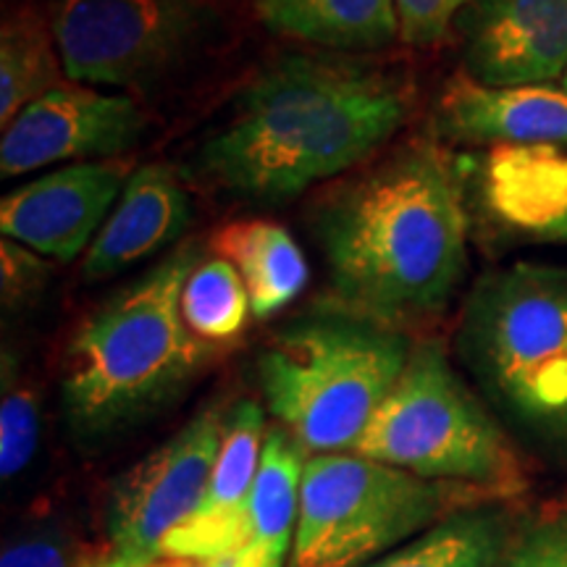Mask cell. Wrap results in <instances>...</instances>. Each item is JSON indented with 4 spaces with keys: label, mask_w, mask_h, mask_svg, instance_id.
Here are the masks:
<instances>
[{
    "label": "cell",
    "mask_w": 567,
    "mask_h": 567,
    "mask_svg": "<svg viewBox=\"0 0 567 567\" xmlns=\"http://www.w3.org/2000/svg\"><path fill=\"white\" fill-rule=\"evenodd\" d=\"M415 105L410 74L334 51L287 53L237 92L193 174L243 205H284L379 155Z\"/></svg>",
    "instance_id": "6da1fadb"
},
{
    "label": "cell",
    "mask_w": 567,
    "mask_h": 567,
    "mask_svg": "<svg viewBox=\"0 0 567 567\" xmlns=\"http://www.w3.org/2000/svg\"><path fill=\"white\" fill-rule=\"evenodd\" d=\"M313 234L334 310L386 329L442 313L467 274L463 187L434 140L405 142L329 189Z\"/></svg>",
    "instance_id": "7a4b0ae2"
},
{
    "label": "cell",
    "mask_w": 567,
    "mask_h": 567,
    "mask_svg": "<svg viewBox=\"0 0 567 567\" xmlns=\"http://www.w3.org/2000/svg\"><path fill=\"white\" fill-rule=\"evenodd\" d=\"M203 258L197 239L182 243L76 326L63 354L61 402L84 442L118 434L166 405L218 350L182 316L184 281Z\"/></svg>",
    "instance_id": "3957f363"
},
{
    "label": "cell",
    "mask_w": 567,
    "mask_h": 567,
    "mask_svg": "<svg viewBox=\"0 0 567 567\" xmlns=\"http://www.w3.org/2000/svg\"><path fill=\"white\" fill-rule=\"evenodd\" d=\"M410 350L405 331L334 308L297 318L276 331L258 358L268 413L305 452H352Z\"/></svg>",
    "instance_id": "277c9868"
},
{
    "label": "cell",
    "mask_w": 567,
    "mask_h": 567,
    "mask_svg": "<svg viewBox=\"0 0 567 567\" xmlns=\"http://www.w3.org/2000/svg\"><path fill=\"white\" fill-rule=\"evenodd\" d=\"M457 342L515 423L567 444V268L515 264L481 276L463 305Z\"/></svg>",
    "instance_id": "5b68a950"
},
{
    "label": "cell",
    "mask_w": 567,
    "mask_h": 567,
    "mask_svg": "<svg viewBox=\"0 0 567 567\" xmlns=\"http://www.w3.org/2000/svg\"><path fill=\"white\" fill-rule=\"evenodd\" d=\"M488 496L354 452L313 455L302 473L292 567H363Z\"/></svg>",
    "instance_id": "8992f818"
},
{
    "label": "cell",
    "mask_w": 567,
    "mask_h": 567,
    "mask_svg": "<svg viewBox=\"0 0 567 567\" xmlns=\"http://www.w3.org/2000/svg\"><path fill=\"white\" fill-rule=\"evenodd\" d=\"M354 455L421 478L513 494L523 484L513 444L455 373L439 342L413 344Z\"/></svg>",
    "instance_id": "52a82bcc"
},
{
    "label": "cell",
    "mask_w": 567,
    "mask_h": 567,
    "mask_svg": "<svg viewBox=\"0 0 567 567\" xmlns=\"http://www.w3.org/2000/svg\"><path fill=\"white\" fill-rule=\"evenodd\" d=\"M69 82L151 90L221 32L210 0H59L51 13Z\"/></svg>",
    "instance_id": "ba28073f"
},
{
    "label": "cell",
    "mask_w": 567,
    "mask_h": 567,
    "mask_svg": "<svg viewBox=\"0 0 567 567\" xmlns=\"http://www.w3.org/2000/svg\"><path fill=\"white\" fill-rule=\"evenodd\" d=\"M224 431L221 410H203L113 484L109 505L113 559L147 567L163 557L166 536L200 505Z\"/></svg>",
    "instance_id": "9c48e42d"
},
{
    "label": "cell",
    "mask_w": 567,
    "mask_h": 567,
    "mask_svg": "<svg viewBox=\"0 0 567 567\" xmlns=\"http://www.w3.org/2000/svg\"><path fill=\"white\" fill-rule=\"evenodd\" d=\"M151 116L124 92L63 82L27 105L0 137V176L17 179L55 163L122 158L145 140Z\"/></svg>",
    "instance_id": "30bf717a"
},
{
    "label": "cell",
    "mask_w": 567,
    "mask_h": 567,
    "mask_svg": "<svg viewBox=\"0 0 567 567\" xmlns=\"http://www.w3.org/2000/svg\"><path fill=\"white\" fill-rule=\"evenodd\" d=\"M130 163L87 161L19 184L0 200V231L42 258L71 264L90 250L130 182Z\"/></svg>",
    "instance_id": "8fae6325"
},
{
    "label": "cell",
    "mask_w": 567,
    "mask_h": 567,
    "mask_svg": "<svg viewBox=\"0 0 567 567\" xmlns=\"http://www.w3.org/2000/svg\"><path fill=\"white\" fill-rule=\"evenodd\" d=\"M467 80L526 87L567 71V0H467L455 21Z\"/></svg>",
    "instance_id": "7c38bea8"
},
{
    "label": "cell",
    "mask_w": 567,
    "mask_h": 567,
    "mask_svg": "<svg viewBox=\"0 0 567 567\" xmlns=\"http://www.w3.org/2000/svg\"><path fill=\"white\" fill-rule=\"evenodd\" d=\"M264 434L266 415L258 402L243 400L226 413L221 452L213 465L208 488L195 513L166 536L163 557L216 563L237 544L264 455Z\"/></svg>",
    "instance_id": "4fadbf2b"
},
{
    "label": "cell",
    "mask_w": 567,
    "mask_h": 567,
    "mask_svg": "<svg viewBox=\"0 0 567 567\" xmlns=\"http://www.w3.org/2000/svg\"><path fill=\"white\" fill-rule=\"evenodd\" d=\"M195 221L193 197L179 174L163 163L132 172L95 243L82 255V276L105 281L176 245Z\"/></svg>",
    "instance_id": "5bb4252c"
},
{
    "label": "cell",
    "mask_w": 567,
    "mask_h": 567,
    "mask_svg": "<svg viewBox=\"0 0 567 567\" xmlns=\"http://www.w3.org/2000/svg\"><path fill=\"white\" fill-rule=\"evenodd\" d=\"M436 134L492 145H555L567 151V90L551 84L484 87L467 76L446 84Z\"/></svg>",
    "instance_id": "9a60e30c"
},
{
    "label": "cell",
    "mask_w": 567,
    "mask_h": 567,
    "mask_svg": "<svg viewBox=\"0 0 567 567\" xmlns=\"http://www.w3.org/2000/svg\"><path fill=\"white\" fill-rule=\"evenodd\" d=\"M481 195L509 229L567 243V151L555 145H494L481 168Z\"/></svg>",
    "instance_id": "2e32d148"
},
{
    "label": "cell",
    "mask_w": 567,
    "mask_h": 567,
    "mask_svg": "<svg viewBox=\"0 0 567 567\" xmlns=\"http://www.w3.org/2000/svg\"><path fill=\"white\" fill-rule=\"evenodd\" d=\"M305 465V450L281 425L268 431L243 534L213 567H284L295 549Z\"/></svg>",
    "instance_id": "e0dca14e"
},
{
    "label": "cell",
    "mask_w": 567,
    "mask_h": 567,
    "mask_svg": "<svg viewBox=\"0 0 567 567\" xmlns=\"http://www.w3.org/2000/svg\"><path fill=\"white\" fill-rule=\"evenodd\" d=\"M255 13L274 34L321 51L368 53L400 40L394 0H255Z\"/></svg>",
    "instance_id": "ac0fdd59"
},
{
    "label": "cell",
    "mask_w": 567,
    "mask_h": 567,
    "mask_svg": "<svg viewBox=\"0 0 567 567\" xmlns=\"http://www.w3.org/2000/svg\"><path fill=\"white\" fill-rule=\"evenodd\" d=\"M213 250L243 276L258 321L281 313L308 287V260L289 229L276 221L252 218L224 226L213 237Z\"/></svg>",
    "instance_id": "d6986e66"
},
{
    "label": "cell",
    "mask_w": 567,
    "mask_h": 567,
    "mask_svg": "<svg viewBox=\"0 0 567 567\" xmlns=\"http://www.w3.org/2000/svg\"><path fill=\"white\" fill-rule=\"evenodd\" d=\"M66 69L53 24L34 9L13 11L0 27V126L63 84Z\"/></svg>",
    "instance_id": "ffe728a7"
},
{
    "label": "cell",
    "mask_w": 567,
    "mask_h": 567,
    "mask_svg": "<svg viewBox=\"0 0 567 567\" xmlns=\"http://www.w3.org/2000/svg\"><path fill=\"white\" fill-rule=\"evenodd\" d=\"M507 538L505 513L463 509L363 567H499Z\"/></svg>",
    "instance_id": "44dd1931"
},
{
    "label": "cell",
    "mask_w": 567,
    "mask_h": 567,
    "mask_svg": "<svg viewBox=\"0 0 567 567\" xmlns=\"http://www.w3.org/2000/svg\"><path fill=\"white\" fill-rule=\"evenodd\" d=\"M182 316L189 331L210 347H221L243 334L252 305L237 268L221 255H205L184 281Z\"/></svg>",
    "instance_id": "7402d4cb"
},
{
    "label": "cell",
    "mask_w": 567,
    "mask_h": 567,
    "mask_svg": "<svg viewBox=\"0 0 567 567\" xmlns=\"http://www.w3.org/2000/svg\"><path fill=\"white\" fill-rule=\"evenodd\" d=\"M40 402L19 373L11 352H3V400H0V476H19L38 452Z\"/></svg>",
    "instance_id": "603a6c76"
},
{
    "label": "cell",
    "mask_w": 567,
    "mask_h": 567,
    "mask_svg": "<svg viewBox=\"0 0 567 567\" xmlns=\"http://www.w3.org/2000/svg\"><path fill=\"white\" fill-rule=\"evenodd\" d=\"M51 260L3 237L0 243V297H3L6 310H19L38 300L51 281Z\"/></svg>",
    "instance_id": "cb8c5ba5"
},
{
    "label": "cell",
    "mask_w": 567,
    "mask_h": 567,
    "mask_svg": "<svg viewBox=\"0 0 567 567\" xmlns=\"http://www.w3.org/2000/svg\"><path fill=\"white\" fill-rule=\"evenodd\" d=\"M465 3L467 0H394L400 40L415 48L436 45L455 30Z\"/></svg>",
    "instance_id": "d4e9b609"
},
{
    "label": "cell",
    "mask_w": 567,
    "mask_h": 567,
    "mask_svg": "<svg viewBox=\"0 0 567 567\" xmlns=\"http://www.w3.org/2000/svg\"><path fill=\"white\" fill-rule=\"evenodd\" d=\"M499 567H567V513L530 528Z\"/></svg>",
    "instance_id": "484cf974"
},
{
    "label": "cell",
    "mask_w": 567,
    "mask_h": 567,
    "mask_svg": "<svg viewBox=\"0 0 567 567\" xmlns=\"http://www.w3.org/2000/svg\"><path fill=\"white\" fill-rule=\"evenodd\" d=\"M0 567H80L71 565L66 549L53 538H30L3 551Z\"/></svg>",
    "instance_id": "4316f807"
},
{
    "label": "cell",
    "mask_w": 567,
    "mask_h": 567,
    "mask_svg": "<svg viewBox=\"0 0 567 567\" xmlns=\"http://www.w3.org/2000/svg\"><path fill=\"white\" fill-rule=\"evenodd\" d=\"M147 567H213L210 563H200V559H172V557H161L151 563Z\"/></svg>",
    "instance_id": "83f0119b"
},
{
    "label": "cell",
    "mask_w": 567,
    "mask_h": 567,
    "mask_svg": "<svg viewBox=\"0 0 567 567\" xmlns=\"http://www.w3.org/2000/svg\"><path fill=\"white\" fill-rule=\"evenodd\" d=\"M80 567H130V565H122L118 559L109 557V559H101V563H90V565H80Z\"/></svg>",
    "instance_id": "f1b7e54d"
},
{
    "label": "cell",
    "mask_w": 567,
    "mask_h": 567,
    "mask_svg": "<svg viewBox=\"0 0 567 567\" xmlns=\"http://www.w3.org/2000/svg\"><path fill=\"white\" fill-rule=\"evenodd\" d=\"M559 87H565V90H567V71H565V76H563V84H559Z\"/></svg>",
    "instance_id": "f546056e"
}]
</instances>
